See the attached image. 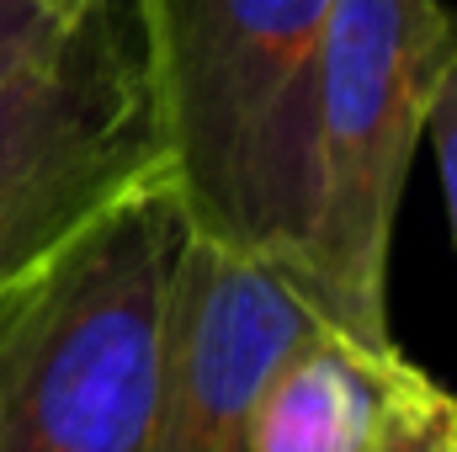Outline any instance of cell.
I'll return each instance as SVG.
<instances>
[{
    "mask_svg": "<svg viewBox=\"0 0 457 452\" xmlns=\"http://www.w3.org/2000/svg\"><path fill=\"white\" fill-rule=\"evenodd\" d=\"M165 181L197 234L287 272L314 219V91L336 0H128Z\"/></svg>",
    "mask_w": 457,
    "mask_h": 452,
    "instance_id": "cell-1",
    "label": "cell"
},
{
    "mask_svg": "<svg viewBox=\"0 0 457 452\" xmlns=\"http://www.w3.org/2000/svg\"><path fill=\"white\" fill-rule=\"evenodd\" d=\"M192 219L165 171L0 293V452H144Z\"/></svg>",
    "mask_w": 457,
    "mask_h": 452,
    "instance_id": "cell-2",
    "label": "cell"
},
{
    "mask_svg": "<svg viewBox=\"0 0 457 452\" xmlns=\"http://www.w3.org/2000/svg\"><path fill=\"white\" fill-rule=\"evenodd\" d=\"M457 59L442 0H336L314 91V219L282 272L341 336L383 346L404 176Z\"/></svg>",
    "mask_w": 457,
    "mask_h": 452,
    "instance_id": "cell-3",
    "label": "cell"
},
{
    "mask_svg": "<svg viewBox=\"0 0 457 452\" xmlns=\"http://www.w3.org/2000/svg\"><path fill=\"white\" fill-rule=\"evenodd\" d=\"M165 171L128 0H91L0 107V293L144 176Z\"/></svg>",
    "mask_w": 457,
    "mask_h": 452,
    "instance_id": "cell-4",
    "label": "cell"
},
{
    "mask_svg": "<svg viewBox=\"0 0 457 452\" xmlns=\"http://www.w3.org/2000/svg\"><path fill=\"white\" fill-rule=\"evenodd\" d=\"M314 325L325 320L277 266L192 229L170 288L165 372L144 452H250L266 378Z\"/></svg>",
    "mask_w": 457,
    "mask_h": 452,
    "instance_id": "cell-5",
    "label": "cell"
},
{
    "mask_svg": "<svg viewBox=\"0 0 457 452\" xmlns=\"http://www.w3.org/2000/svg\"><path fill=\"white\" fill-rule=\"evenodd\" d=\"M250 452H457V399L394 340L314 325L266 378Z\"/></svg>",
    "mask_w": 457,
    "mask_h": 452,
    "instance_id": "cell-6",
    "label": "cell"
},
{
    "mask_svg": "<svg viewBox=\"0 0 457 452\" xmlns=\"http://www.w3.org/2000/svg\"><path fill=\"white\" fill-rule=\"evenodd\" d=\"M70 27L43 0H0V107L59 54Z\"/></svg>",
    "mask_w": 457,
    "mask_h": 452,
    "instance_id": "cell-7",
    "label": "cell"
},
{
    "mask_svg": "<svg viewBox=\"0 0 457 452\" xmlns=\"http://www.w3.org/2000/svg\"><path fill=\"white\" fill-rule=\"evenodd\" d=\"M426 133L436 144V171H442V192H447V219H453V245H457V59L436 91V107L426 117Z\"/></svg>",
    "mask_w": 457,
    "mask_h": 452,
    "instance_id": "cell-8",
    "label": "cell"
},
{
    "mask_svg": "<svg viewBox=\"0 0 457 452\" xmlns=\"http://www.w3.org/2000/svg\"><path fill=\"white\" fill-rule=\"evenodd\" d=\"M54 16H64V21H80L86 11H91V0H43Z\"/></svg>",
    "mask_w": 457,
    "mask_h": 452,
    "instance_id": "cell-9",
    "label": "cell"
}]
</instances>
